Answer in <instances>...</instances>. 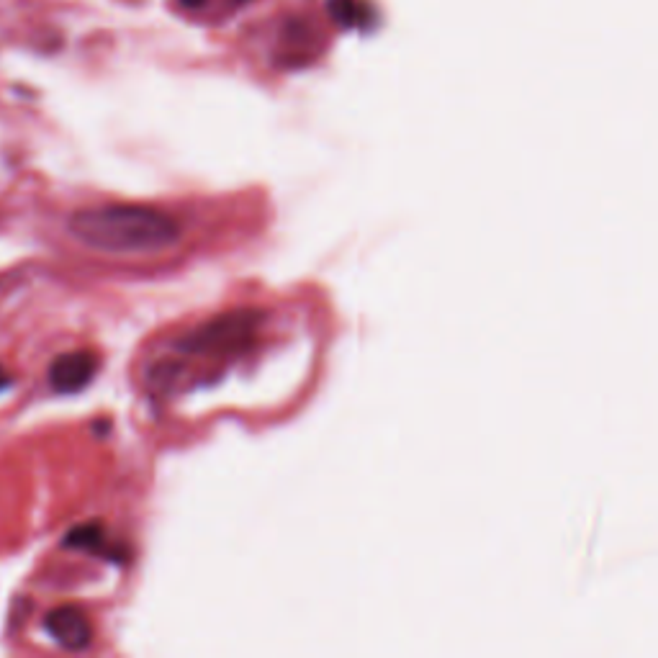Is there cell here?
Segmentation results:
<instances>
[{"label":"cell","mask_w":658,"mask_h":658,"mask_svg":"<svg viewBox=\"0 0 658 658\" xmlns=\"http://www.w3.org/2000/svg\"><path fill=\"white\" fill-rule=\"evenodd\" d=\"M67 232L103 255H155L180 242V222L168 211L139 204H103L72 211Z\"/></svg>","instance_id":"cell-1"},{"label":"cell","mask_w":658,"mask_h":658,"mask_svg":"<svg viewBox=\"0 0 658 658\" xmlns=\"http://www.w3.org/2000/svg\"><path fill=\"white\" fill-rule=\"evenodd\" d=\"M260 322H263V314L255 309H232L180 337L175 342V350L186 355H201V358L234 355L255 340Z\"/></svg>","instance_id":"cell-2"},{"label":"cell","mask_w":658,"mask_h":658,"mask_svg":"<svg viewBox=\"0 0 658 658\" xmlns=\"http://www.w3.org/2000/svg\"><path fill=\"white\" fill-rule=\"evenodd\" d=\"M44 630L52 635L54 643H60L67 651H85L93 643V628L80 607H54L44 617Z\"/></svg>","instance_id":"cell-3"},{"label":"cell","mask_w":658,"mask_h":658,"mask_svg":"<svg viewBox=\"0 0 658 658\" xmlns=\"http://www.w3.org/2000/svg\"><path fill=\"white\" fill-rule=\"evenodd\" d=\"M93 373H96V355L90 350H70V353H62L52 360L49 383L60 394H75L88 386Z\"/></svg>","instance_id":"cell-4"},{"label":"cell","mask_w":658,"mask_h":658,"mask_svg":"<svg viewBox=\"0 0 658 658\" xmlns=\"http://www.w3.org/2000/svg\"><path fill=\"white\" fill-rule=\"evenodd\" d=\"M319 26L314 24L312 18H291L283 26V47L286 54H291L294 62H306V57H314L319 49Z\"/></svg>","instance_id":"cell-5"},{"label":"cell","mask_w":658,"mask_h":658,"mask_svg":"<svg viewBox=\"0 0 658 658\" xmlns=\"http://www.w3.org/2000/svg\"><path fill=\"white\" fill-rule=\"evenodd\" d=\"M327 13L340 29L371 31L378 21L376 8L368 0H327Z\"/></svg>","instance_id":"cell-6"},{"label":"cell","mask_w":658,"mask_h":658,"mask_svg":"<svg viewBox=\"0 0 658 658\" xmlns=\"http://www.w3.org/2000/svg\"><path fill=\"white\" fill-rule=\"evenodd\" d=\"M106 540V533L98 522H88V525H80L75 530H70L65 538L67 545L72 548H83V551H98Z\"/></svg>","instance_id":"cell-7"},{"label":"cell","mask_w":658,"mask_h":658,"mask_svg":"<svg viewBox=\"0 0 658 658\" xmlns=\"http://www.w3.org/2000/svg\"><path fill=\"white\" fill-rule=\"evenodd\" d=\"M183 8H191V11H198V8H204L206 0H178Z\"/></svg>","instance_id":"cell-8"},{"label":"cell","mask_w":658,"mask_h":658,"mask_svg":"<svg viewBox=\"0 0 658 658\" xmlns=\"http://www.w3.org/2000/svg\"><path fill=\"white\" fill-rule=\"evenodd\" d=\"M11 381H13V378L8 376V373H6V368H3V365H0V391H3V389H8V386H11Z\"/></svg>","instance_id":"cell-9"},{"label":"cell","mask_w":658,"mask_h":658,"mask_svg":"<svg viewBox=\"0 0 658 658\" xmlns=\"http://www.w3.org/2000/svg\"><path fill=\"white\" fill-rule=\"evenodd\" d=\"M234 3H247V0H234Z\"/></svg>","instance_id":"cell-10"}]
</instances>
